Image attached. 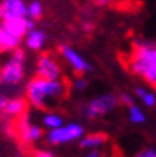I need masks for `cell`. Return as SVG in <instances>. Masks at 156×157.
Here are the masks:
<instances>
[{"instance_id": "6da1fadb", "label": "cell", "mask_w": 156, "mask_h": 157, "mask_svg": "<svg viewBox=\"0 0 156 157\" xmlns=\"http://www.w3.org/2000/svg\"><path fill=\"white\" fill-rule=\"evenodd\" d=\"M67 95V86L61 79H46L41 76L31 78L25 84V100L39 110H50L58 106Z\"/></svg>"}, {"instance_id": "7a4b0ae2", "label": "cell", "mask_w": 156, "mask_h": 157, "mask_svg": "<svg viewBox=\"0 0 156 157\" xmlns=\"http://www.w3.org/2000/svg\"><path fill=\"white\" fill-rule=\"evenodd\" d=\"M25 50L17 47L11 52V56L0 65V92L8 100L25 95Z\"/></svg>"}, {"instance_id": "3957f363", "label": "cell", "mask_w": 156, "mask_h": 157, "mask_svg": "<svg viewBox=\"0 0 156 157\" xmlns=\"http://www.w3.org/2000/svg\"><path fill=\"white\" fill-rule=\"evenodd\" d=\"M128 69L148 86L156 87V40H134L128 56Z\"/></svg>"}, {"instance_id": "277c9868", "label": "cell", "mask_w": 156, "mask_h": 157, "mask_svg": "<svg viewBox=\"0 0 156 157\" xmlns=\"http://www.w3.org/2000/svg\"><path fill=\"white\" fill-rule=\"evenodd\" d=\"M120 104V100L116 94L106 92L103 95L94 97L83 106V115L89 120H95L100 117H105L111 114L117 106Z\"/></svg>"}, {"instance_id": "5b68a950", "label": "cell", "mask_w": 156, "mask_h": 157, "mask_svg": "<svg viewBox=\"0 0 156 157\" xmlns=\"http://www.w3.org/2000/svg\"><path fill=\"white\" fill-rule=\"evenodd\" d=\"M84 134L86 129L81 123H67V124L64 123L56 129L47 131L44 139L52 146H59V145H67L70 142H78Z\"/></svg>"}, {"instance_id": "8992f818", "label": "cell", "mask_w": 156, "mask_h": 157, "mask_svg": "<svg viewBox=\"0 0 156 157\" xmlns=\"http://www.w3.org/2000/svg\"><path fill=\"white\" fill-rule=\"evenodd\" d=\"M13 131H16L17 137L20 139V142L24 143V145H34L39 140L44 139L42 126L31 123L30 114H28L27 110L16 118V126H14Z\"/></svg>"}, {"instance_id": "52a82bcc", "label": "cell", "mask_w": 156, "mask_h": 157, "mask_svg": "<svg viewBox=\"0 0 156 157\" xmlns=\"http://www.w3.org/2000/svg\"><path fill=\"white\" fill-rule=\"evenodd\" d=\"M59 55L62 56V59L69 64V67L74 70L75 75H86L89 72H92V65L89 61H86L74 47L62 44L59 47Z\"/></svg>"}, {"instance_id": "ba28073f", "label": "cell", "mask_w": 156, "mask_h": 157, "mask_svg": "<svg viewBox=\"0 0 156 157\" xmlns=\"http://www.w3.org/2000/svg\"><path fill=\"white\" fill-rule=\"evenodd\" d=\"M36 76L46 79H61L62 69L58 59L50 53H42L36 62Z\"/></svg>"}, {"instance_id": "9c48e42d", "label": "cell", "mask_w": 156, "mask_h": 157, "mask_svg": "<svg viewBox=\"0 0 156 157\" xmlns=\"http://www.w3.org/2000/svg\"><path fill=\"white\" fill-rule=\"evenodd\" d=\"M27 16L25 0H0V22Z\"/></svg>"}, {"instance_id": "30bf717a", "label": "cell", "mask_w": 156, "mask_h": 157, "mask_svg": "<svg viewBox=\"0 0 156 157\" xmlns=\"http://www.w3.org/2000/svg\"><path fill=\"white\" fill-rule=\"evenodd\" d=\"M5 25V28L16 37L19 39H24V36L27 34L28 30L36 27V22L33 19H28L27 16H22V17H14V19H8L5 22H2Z\"/></svg>"}, {"instance_id": "8fae6325", "label": "cell", "mask_w": 156, "mask_h": 157, "mask_svg": "<svg viewBox=\"0 0 156 157\" xmlns=\"http://www.w3.org/2000/svg\"><path fill=\"white\" fill-rule=\"evenodd\" d=\"M24 45L27 50L30 52H41L44 47H46V44L49 40V34L46 33V30H42V28H31L27 31V34L24 36Z\"/></svg>"}, {"instance_id": "7c38bea8", "label": "cell", "mask_w": 156, "mask_h": 157, "mask_svg": "<svg viewBox=\"0 0 156 157\" xmlns=\"http://www.w3.org/2000/svg\"><path fill=\"white\" fill-rule=\"evenodd\" d=\"M27 104H28V101L24 100L22 97L10 98L0 114H2V117L6 118V120H14V118H17L19 115H22L27 110Z\"/></svg>"}, {"instance_id": "4fadbf2b", "label": "cell", "mask_w": 156, "mask_h": 157, "mask_svg": "<svg viewBox=\"0 0 156 157\" xmlns=\"http://www.w3.org/2000/svg\"><path fill=\"white\" fill-rule=\"evenodd\" d=\"M80 142V148L81 149H100L102 146L106 145L108 142V136L103 132H91V134H84V136L78 140Z\"/></svg>"}, {"instance_id": "5bb4252c", "label": "cell", "mask_w": 156, "mask_h": 157, "mask_svg": "<svg viewBox=\"0 0 156 157\" xmlns=\"http://www.w3.org/2000/svg\"><path fill=\"white\" fill-rule=\"evenodd\" d=\"M20 44H22V39L13 36V34L5 28V25L0 22V55L11 53L14 48L20 47Z\"/></svg>"}, {"instance_id": "9a60e30c", "label": "cell", "mask_w": 156, "mask_h": 157, "mask_svg": "<svg viewBox=\"0 0 156 157\" xmlns=\"http://www.w3.org/2000/svg\"><path fill=\"white\" fill-rule=\"evenodd\" d=\"M134 95H136V98L139 100V103L144 107H147V109L156 107V94L151 90V89L139 86V87L134 89Z\"/></svg>"}, {"instance_id": "2e32d148", "label": "cell", "mask_w": 156, "mask_h": 157, "mask_svg": "<svg viewBox=\"0 0 156 157\" xmlns=\"http://www.w3.org/2000/svg\"><path fill=\"white\" fill-rule=\"evenodd\" d=\"M126 110H128V121L130 123H133V124H144L147 121L145 110L136 101H133L131 104H128Z\"/></svg>"}, {"instance_id": "e0dca14e", "label": "cell", "mask_w": 156, "mask_h": 157, "mask_svg": "<svg viewBox=\"0 0 156 157\" xmlns=\"http://www.w3.org/2000/svg\"><path fill=\"white\" fill-rule=\"evenodd\" d=\"M64 124V117L58 112H52V110H47L46 114L42 115V128H46L47 131L50 129H56L59 126Z\"/></svg>"}, {"instance_id": "ac0fdd59", "label": "cell", "mask_w": 156, "mask_h": 157, "mask_svg": "<svg viewBox=\"0 0 156 157\" xmlns=\"http://www.w3.org/2000/svg\"><path fill=\"white\" fill-rule=\"evenodd\" d=\"M44 16V3L41 0H30L27 2V17L33 19L34 22L41 20Z\"/></svg>"}, {"instance_id": "d6986e66", "label": "cell", "mask_w": 156, "mask_h": 157, "mask_svg": "<svg viewBox=\"0 0 156 157\" xmlns=\"http://www.w3.org/2000/svg\"><path fill=\"white\" fill-rule=\"evenodd\" d=\"M72 87L75 89L77 92H84L86 89L89 87V81L84 78V75H78V76L74 79V82H72Z\"/></svg>"}, {"instance_id": "ffe728a7", "label": "cell", "mask_w": 156, "mask_h": 157, "mask_svg": "<svg viewBox=\"0 0 156 157\" xmlns=\"http://www.w3.org/2000/svg\"><path fill=\"white\" fill-rule=\"evenodd\" d=\"M87 2H91L97 6H103V8H108V6H114L117 5L120 0H87Z\"/></svg>"}, {"instance_id": "44dd1931", "label": "cell", "mask_w": 156, "mask_h": 157, "mask_svg": "<svg viewBox=\"0 0 156 157\" xmlns=\"http://www.w3.org/2000/svg\"><path fill=\"white\" fill-rule=\"evenodd\" d=\"M31 157H56V155L50 149H34L31 152Z\"/></svg>"}, {"instance_id": "7402d4cb", "label": "cell", "mask_w": 156, "mask_h": 157, "mask_svg": "<svg viewBox=\"0 0 156 157\" xmlns=\"http://www.w3.org/2000/svg\"><path fill=\"white\" fill-rule=\"evenodd\" d=\"M136 157H156V148H144L136 154Z\"/></svg>"}, {"instance_id": "603a6c76", "label": "cell", "mask_w": 156, "mask_h": 157, "mask_svg": "<svg viewBox=\"0 0 156 157\" xmlns=\"http://www.w3.org/2000/svg\"><path fill=\"white\" fill-rule=\"evenodd\" d=\"M119 100H120V104L128 106V104H131L133 101H134V97L130 95V94H120V95H119Z\"/></svg>"}, {"instance_id": "cb8c5ba5", "label": "cell", "mask_w": 156, "mask_h": 157, "mask_svg": "<svg viewBox=\"0 0 156 157\" xmlns=\"http://www.w3.org/2000/svg\"><path fill=\"white\" fill-rule=\"evenodd\" d=\"M81 28H83V31H86V33L92 31V30H94V22H91V20H83V22H81Z\"/></svg>"}, {"instance_id": "d4e9b609", "label": "cell", "mask_w": 156, "mask_h": 157, "mask_svg": "<svg viewBox=\"0 0 156 157\" xmlns=\"http://www.w3.org/2000/svg\"><path fill=\"white\" fill-rule=\"evenodd\" d=\"M83 157H109V155H106L105 152H102V151H98V149H92V151H89L86 155H83Z\"/></svg>"}, {"instance_id": "484cf974", "label": "cell", "mask_w": 156, "mask_h": 157, "mask_svg": "<svg viewBox=\"0 0 156 157\" xmlns=\"http://www.w3.org/2000/svg\"><path fill=\"white\" fill-rule=\"evenodd\" d=\"M6 101H8V98L2 94V92H0V112H2L3 110V107H5V104H6Z\"/></svg>"}]
</instances>
